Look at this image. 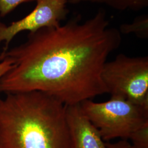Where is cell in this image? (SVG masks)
I'll list each match as a JSON object with an SVG mask.
<instances>
[{
    "label": "cell",
    "mask_w": 148,
    "mask_h": 148,
    "mask_svg": "<svg viewBox=\"0 0 148 148\" xmlns=\"http://www.w3.org/2000/svg\"><path fill=\"white\" fill-rule=\"evenodd\" d=\"M121 34L103 10L86 21L77 14L58 26L29 32L25 42L0 54V62L13 65L0 79V93L41 92L66 106L107 93L101 72L120 46Z\"/></svg>",
    "instance_id": "cell-1"
},
{
    "label": "cell",
    "mask_w": 148,
    "mask_h": 148,
    "mask_svg": "<svg viewBox=\"0 0 148 148\" xmlns=\"http://www.w3.org/2000/svg\"><path fill=\"white\" fill-rule=\"evenodd\" d=\"M0 99V148H70L65 107L38 91Z\"/></svg>",
    "instance_id": "cell-2"
},
{
    "label": "cell",
    "mask_w": 148,
    "mask_h": 148,
    "mask_svg": "<svg viewBox=\"0 0 148 148\" xmlns=\"http://www.w3.org/2000/svg\"><path fill=\"white\" fill-rule=\"evenodd\" d=\"M79 105L104 141L128 140L134 131L148 123V109L121 98L111 97L101 103L86 100Z\"/></svg>",
    "instance_id": "cell-3"
},
{
    "label": "cell",
    "mask_w": 148,
    "mask_h": 148,
    "mask_svg": "<svg viewBox=\"0 0 148 148\" xmlns=\"http://www.w3.org/2000/svg\"><path fill=\"white\" fill-rule=\"evenodd\" d=\"M101 79L112 97L125 99L148 109V57L123 54L106 62Z\"/></svg>",
    "instance_id": "cell-4"
},
{
    "label": "cell",
    "mask_w": 148,
    "mask_h": 148,
    "mask_svg": "<svg viewBox=\"0 0 148 148\" xmlns=\"http://www.w3.org/2000/svg\"><path fill=\"white\" fill-rule=\"evenodd\" d=\"M69 0H37L32 11L21 20L13 21L10 25L0 22V44L3 42V50L21 32H35L43 27H57L65 21L69 11L67 3Z\"/></svg>",
    "instance_id": "cell-5"
},
{
    "label": "cell",
    "mask_w": 148,
    "mask_h": 148,
    "mask_svg": "<svg viewBox=\"0 0 148 148\" xmlns=\"http://www.w3.org/2000/svg\"><path fill=\"white\" fill-rule=\"evenodd\" d=\"M70 148H109L79 104L65 107Z\"/></svg>",
    "instance_id": "cell-6"
},
{
    "label": "cell",
    "mask_w": 148,
    "mask_h": 148,
    "mask_svg": "<svg viewBox=\"0 0 148 148\" xmlns=\"http://www.w3.org/2000/svg\"><path fill=\"white\" fill-rule=\"evenodd\" d=\"M92 3L108 5L118 11H140L148 6V0H69V3L77 5Z\"/></svg>",
    "instance_id": "cell-7"
},
{
    "label": "cell",
    "mask_w": 148,
    "mask_h": 148,
    "mask_svg": "<svg viewBox=\"0 0 148 148\" xmlns=\"http://www.w3.org/2000/svg\"><path fill=\"white\" fill-rule=\"evenodd\" d=\"M119 31L121 34L134 33L141 38H147L148 36V18L147 15L138 16L131 24H123Z\"/></svg>",
    "instance_id": "cell-8"
},
{
    "label": "cell",
    "mask_w": 148,
    "mask_h": 148,
    "mask_svg": "<svg viewBox=\"0 0 148 148\" xmlns=\"http://www.w3.org/2000/svg\"><path fill=\"white\" fill-rule=\"evenodd\" d=\"M129 139L136 148H148V123L134 131Z\"/></svg>",
    "instance_id": "cell-9"
},
{
    "label": "cell",
    "mask_w": 148,
    "mask_h": 148,
    "mask_svg": "<svg viewBox=\"0 0 148 148\" xmlns=\"http://www.w3.org/2000/svg\"><path fill=\"white\" fill-rule=\"evenodd\" d=\"M36 1L37 0H0V16L1 18L5 17L22 3Z\"/></svg>",
    "instance_id": "cell-10"
},
{
    "label": "cell",
    "mask_w": 148,
    "mask_h": 148,
    "mask_svg": "<svg viewBox=\"0 0 148 148\" xmlns=\"http://www.w3.org/2000/svg\"><path fill=\"white\" fill-rule=\"evenodd\" d=\"M12 67V64L8 60H3L0 62V79Z\"/></svg>",
    "instance_id": "cell-11"
},
{
    "label": "cell",
    "mask_w": 148,
    "mask_h": 148,
    "mask_svg": "<svg viewBox=\"0 0 148 148\" xmlns=\"http://www.w3.org/2000/svg\"><path fill=\"white\" fill-rule=\"evenodd\" d=\"M107 145L109 148H136L132 144L129 143L127 140L121 139L116 143H107Z\"/></svg>",
    "instance_id": "cell-12"
}]
</instances>
